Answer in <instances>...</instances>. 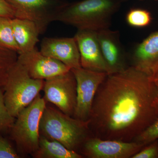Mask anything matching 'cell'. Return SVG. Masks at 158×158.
<instances>
[{
	"label": "cell",
	"mask_w": 158,
	"mask_h": 158,
	"mask_svg": "<svg viewBox=\"0 0 158 158\" xmlns=\"http://www.w3.org/2000/svg\"><path fill=\"white\" fill-rule=\"evenodd\" d=\"M157 119L155 85L131 65L107 76L95 94L88 126L94 137L131 142Z\"/></svg>",
	"instance_id": "6da1fadb"
},
{
	"label": "cell",
	"mask_w": 158,
	"mask_h": 158,
	"mask_svg": "<svg viewBox=\"0 0 158 158\" xmlns=\"http://www.w3.org/2000/svg\"><path fill=\"white\" fill-rule=\"evenodd\" d=\"M123 0H81L66 3L56 21L73 26L77 30L98 31L110 28L113 15Z\"/></svg>",
	"instance_id": "7a4b0ae2"
},
{
	"label": "cell",
	"mask_w": 158,
	"mask_h": 158,
	"mask_svg": "<svg viewBox=\"0 0 158 158\" xmlns=\"http://www.w3.org/2000/svg\"><path fill=\"white\" fill-rule=\"evenodd\" d=\"M88 123V121H82L55 108L46 106L40 119V135L59 141L69 149L77 152L92 136Z\"/></svg>",
	"instance_id": "3957f363"
},
{
	"label": "cell",
	"mask_w": 158,
	"mask_h": 158,
	"mask_svg": "<svg viewBox=\"0 0 158 158\" xmlns=\"http://www.w3.org/2000/svg\"><path fill=\"white\" fill-rule=\"evenodd\" d=\"M44 81L31 77L24 67L16 63L9 72L3 87L4 102L9 113L16 118L43 89Z\"/></svg>",
	"instance_id": "277c9868"
},
{
	"label": "cell",
	"mask_w": 158,
	"mask_h": 158,
	"mask_svg": "<svg viewBox=\"0 0 158 158\" xmlns=\"http://www.w3.org/2000/svg\"><path fill=\"white\" fill-rule=\"evenodd\" d=\"M46 106L45 100L39 94L15 118L10 129L11 137L21 153L32 155L38 148L40 124Z\"/></svg>",
	"instance_id": "5b68a950"
},
{
	"label": "cell",
	"mask_w": 158,
	"mask_h": 158,
	"mask_svg": "<svg viewBox=\"0 0 158 158\" xmlns=\"http://www.w3.org/2000/svg\"><path fill=\"white\" fill-rule=\"evenodd\" d=\"M14 11L15 18L29 20L37 25L40 34L44 33L66 2L62 0H6Z\"/></svg>",
	"instance_id": "8992f818"
},
{
	"label": "cell",
	"mask_w": 158,
	"mask_h": 158,
	"mask_svg": "<svg viewBox=\"0 0 158 158\" xmlns=\"http://www.w3.org/2000/svg\"><path fill=\"white\" fill-rule=\"evenodd\" d=\"M43 90L46 102L73 117L77 104V81L71 70L44 81Z\"/></svg>",
	"instance_id": "52a82bcc"
},
{
	"label": "cell",
	"mask_w": 158,
	"mask_h": 158,
	"mask_svg": "<svg viewBox=\"0 0 158 158\" xmlns=\"http://www.w3.org/2000/svg\"><path fill=\"white\" fill-rule=\"evenodd\" d=\"M71 70L77 81V104L73 117L88 121L95 94L108 74L82 67Z\"/></svg>",
	"instance_id": "ba28073f"
},
{
	"label": "cell",
	"mask_w": 158,
	"mask_h": 158,
	"mask_svg": "<svg viewBox=\"0 0 158 158\" xmlns=\"http://www.w3.org/2000/svg\"><path fill=\"white\" fill-rule=\"evenodd\" d=\"M145 146L136 141L105 140L91 136L82 145L81 152L89 158H132Z\"/></svg>",
	"instance_id": "9c48e42d"
},
{
	"label": "cell",
	"mask_w": 158,
	"mask_h": 158,
	"mask_svg": "<svg viewBox=\"0 0 158 158\" xmlns=\"http://www.w3.org/2000/svg\"><path fill=\"white\" fill-rule=\"evenodd\" d=\"M17 61L35 79L45 81L71 70L60 61L43 55L36 48L19 55Z\"/></svg>",
	"instance_id": "30bf717a"
},
{
	"label": "cell",
	"mask_w": 158,
	"mask_h": 158,
	"mask_svg": "<svg viewBox=\"0 0 158 158\" xmlns=\"http://www.w3.org/2000/svg\"><path fill=\"white\" fill-rule=\"evenodd\" d=\"M73 37L78 47L82 68L111 73L103 56L96 31L77 30Z\"/></svg>",
	"instance_id": "8fae6325"
},
{
	"label": "cell",
	"mask_w": 158,
	"mask_h": 158,
	"mask_svg": "<svg viewBox=\"0 0 158 158\" xmlns=\"http://www.w3.org/2000/svg\"><path fill=\"white\" fill-rule=\"evenodd\" d=\"M40 52L60 61L71 69L81 67L78 47L74 37H44Z\"/></svg>",
	"instance_id": "7c38bea8"
},
{
	"label": "cell",
	"mask_w": 158,
	"mask_h": 158,
	"mask_svg": "<svg viewBox=\"0 0 158 158\" xmlns=\"http://www.w3.org/2000/svg\"><path fill=\"white\" fill-rule=\"evenodd\" d=\"M96 32L103 56L111 73L121 71L128 67L126 65V54L120 41L119 32L110 28Z\"/></svg>",
	"instance_id": "4fadbf2b"
},
{
	"label": "cell",
	"mask_w": 158,
	"mask_h": 158,
	"mask_svg": "<svg viewBox=\"0 0 158 158\" xmlns=\"http://www.w3.org/2000/svg\"><path fill=\"white\" fill-rule=\"evenodd\" d=\"M131 59L132 66L152 76L158 69V31L151 33L136 45Z\"/></svg>",
	"instance_id": "5bb4252c"
},
{
	"label": "cell",
	"mask_w": 158,
	"mask_h": 158,
	"mask_svg": "<svg viewBox=\"0 0 158 158\" xmlns=\"http://www.w3.org/2000/svg\"><path fill=\"white\" fill-rule=\"evenodd\" d=\"M12 25L15 38L19 48V55L35 48L40 33L35 23L14 18L12 19Z\"/></svg>",
	"instance_id": "9a60e30c"
},
{
	"label": "cell",
	"mask_w": 158,
	"mask_h": 158,
	"mask_svg": "<svg viewBox=\"0 0 158 158\" xmlns=\"http://www.w3.org/2000/svg\"><path fill=\"white\" fill-rule=\"evenodd\" d=\"M35 158H82L77 152L69 149L59 141L40 135L39 146L32 155Z\"/></svg>",
	"instance_id": "2e32d148"
},
{
	"label": "cell",
	"mask_w": 158,
	"mask_h": 158,
	"mask_svg": "<svg viewBox=\"0 0 158 158\" xmlns=\"http://www.w3.org/2000/svg\"><path fill=\"white\" fill-rule=\"evenodd\" d=\"M12 18L0 16V45L19 53V50L15 38Z\"/></svg>",
	"instance_id": "e0dca14e"
},
{
	"label": "cell",
	"mask_w": 158,
	"mask_h": 158,
	"mask_svg": "<svg viewBox=\"0 0 158 158\" xmlns=\"http://www.w3.org/2000/svg\"><path fill=\"white\" fill-rule=\"evenodd\" d=\"M18 54L0 45V88H3L9 72L18 59Z\"/></svg>",
	"instance_id": "ac0fdd59"
},
{
	"label": "cell",
	"mask_w": 158,
	"mask_h": 158,
	"mask_svg": "<svg viewBox=\"0 0 158 158\" xmlns=\"http://www.w3.org/2000/svg\"><path fill=\"white\" fill-rule=\"evenodd\" d=\"M126 21L129 26L134 28H144L152 22L151 13L148 10L141 8L130 9L126 15Z\"/></svg>",
	"instance_id": "d6986e66"
},
{
	"label": "cell",
	"mask_w": 158,
	"mask_h": 158,
	"mask_svg": "<svg viewBox=\"0 0 158 158\" xmlns=\"http://www.w3.org/2000/svg\"><path fill=\"white\" fill-rule=\"evenodd\" d=\"M15 120L6 108L4 102L3 88H0V131L11 129Z\"/></svg>",
	"instance_id": "ffe728a7"
},
{
	"label": "cell",
	"mask_w": 158,
	"mask_h": 158,
	"mask_svg": "<svg viewBox=\"0 0 158 158\" xmlns=\"http://www.w3.org/2000/svg\"><path fill=\"white\" fill-rule=\"evenodd\" d=\"M158 139V119L134 140L146 145L150 142Z\"/></svg>",
	"instance_id": "44dd1931"
},
{
	"label": "cell",
	"mask_w": 158,
	"mask_h": 158,
	"mask_svg": "<svg viewBox=\"0 0 158 158\" xmlns=\"http://www.w3.org/2000/svg\"><path fill=\"white\" fill-rule=\"evenodd\" d=\"M132 158H158V139L145 145Z\"/></svg>",
	"instance_id": "7402d4cb"
},
{
	"label": "cell",
	"mask_w": 158,
	"mask_h": 158,
	"mask_svg": "<svg viewBox=\"0 0 158 158\" xmlns=\"http://www.w3.org/2000/svg\"><path fill=\"white\" fill-rule=\"evenodd\" d=\"M19 155L6 138L0 136V158H19Z\"/></svg>",
	"instance_id": "603a6c76"
},
{
	"label": "cell",
	"mask_w": 158,
	"mask_h": 158,
	"mask_svg": "<svg viewBox=\"0 0 158 158\" xmlns=\"http://www.w3.org/2000/svg\"><path fill=\"white\" fill-rule=\"evenodd\" d=\"M0 16L15 18L13 9L6 0H0Z\"/></svg>",
	"instance_id": "cb8c5ba5"
},
{
	"label": "cell",
	"mask_w": 158,
	"mask_h": 158,
	"mask_svg": "<svg viewBox=\"0 0 158 158\" xmlns=\"http://www.w3.org/2000/svg\"><path fill=\"white\" fill-rule=\"evenodd\" d=\"M155 85L157 90L158 98V69L152 75L151 77Z\"/></svg>",
	"instance_id": "d4e9b609"
},
{
	"label": "cell",
	"mask_w": 158,
	"mask_h": 158,
	"mask_svg": "<svg viewBox=\"0 0 158 158\" xmlns=\"http://www.w3.org/2000/svg\"><path fill=\"white\" fill-rule=\"evenodd\" d=\"M129 1V0H123V2H126V1ZM138 1H144V0H138ZM155 1H158V0H155Z\"/></svg>",
	"instance_id": "484cf974"
}]
</instances>
